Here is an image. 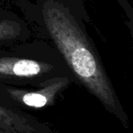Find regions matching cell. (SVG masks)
Listing matches in <instances>:
<instances>
[{
	"label": "cell",
	"instance_id": "cell-4",
	"mask_svg": "<svg viewBox=\"0 0 133 133\" xmlns=\"http://www.w3.org/2000/svg\"><path fill=\"white\" fill-rule=\"evenodd\" d=\"M0 133H55L51 126L24 110L0 102Z\"/></svg>",
	"mask_w": 133,
	"mask_h": 133
},
{
	"label": "cell",
	"instance_id": "cell-1",
	"mask_svg": "<svg viewBox=\"0 0 133 133\" xmlns=\"http://www.w3.org/2000/svg\"><path fill=\"white\" fill-rule=\"evenodd\" d=\"M39 8L44 37L53 42L72 77L94 96L125 129H128L130 119L100 56L88 41L70 8L61 2L54 0L44 2Z\"/></svg>",
	"mask_w": 133,
	"mask_h": 133
},
{
	"label": "cell",
	"instance_id": "cell-5",
	"mask_svg": "<svg viewBox=\"0 0 133 133\" xmlns=\"http://www.w3.org/2000/svg\"><path fill=\"white\" fill-rule=\"evenodd\" d=\"M32 36L33 30L23 17L0 6V46L28 41Z\"/></svg>",
	"mask_w": 133,
	"mask_h": 133
},
{
	"label": "cell",
	"instance_id": "cell-3",
	"mask_svg": "<svg viewBox=\"0 0 133 133\" xmlns=\"http://www.w3.org/2000/svg\"><path fill=\"white\" fill-rule=\"evenodd\" d=\"M74 81L70 76L53 78L39 87H19L0 83V102L19 109H43L55 103Z\"/></svg>",
	"mask_w": 133,
	"mask_h": 133
},
{
	"label": "cell",
	"instance_id": "cell-2",
	"mask_svg": "<svg viewBox=\"0 0 133 133\" xmlns=\"http://www.w3.org/2000/svg\"><path fill=\"white\" fill-rule=\"evenodd\" d=\"M29 41L0 46V83L39 87L55 77H72L54 46L41 39Z\"/></svg>",
	"mask_w": 133,
	"mask_h": 133
}]
</instances>
